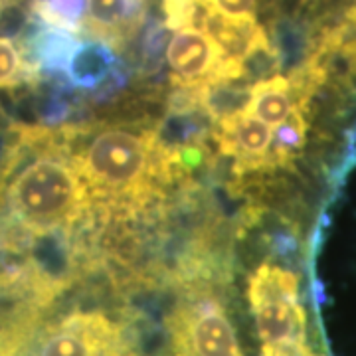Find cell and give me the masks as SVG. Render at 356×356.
<instances>
[{
    "label": "cell",
    "mask_w": 356,
    "mask_h": 356,
    "mask_svg": "<svg viewBox=\"0 0 356 356\" xmlns=\"http://www.w3.org/2000/svg\"><path fill=\"white\" fill-rule=\"evenodd\" d=\"M34 356H143L135 332L99 309H77L42 331Z\"/></svg>",
    "instance_id": "5"
},
{
    "label": "cell",
    "mask_w": 356,
    "mask_h": 356,
    "mask_svg": "<svg viewBox=\"0 0 356 356\" xmlns=\"http://www.w3.org/2000/svg\"><path fill=\"white\" fill-rule=\"evenodd\" d=\"M93 216L67 125L14 127L0 159V245L70 236Z\"/></svg>",
    "instance_id": "1"
},
{
    "label": "cell",
    "mask_w": 356,
    "mask_h": 356,
    "mask_svg": "<svg viewBox=\"0 0 356 356\" xmlns=\"http://www.w3.org/2000/svg\"><path fill=\"white\" fill-rule=\"evenodd\" d=\"M119 60L113 48L99 40L81 42L74 51L64 76L79 89H95L117 76Z\"/></svg>",
    "instance_id": "9"
},
{
    "label": "cell",
    "mask_w": 356,
    "mask_h": 356,
    "mask_svg": "<svg viewBox=\"0 0 356 356\" xmlns=\"http://www.w3.org/2000/svg\"><path fill=\"white\" fill-rule=\"evenodd\" d=\"M30 13L42 24L79 34L88 13V0H32Z\"/></svg>",
    "instance_id": "12"
},
{
    "label": "cell",
    "mask_w": 356,
    "mask_h": 356,
    "mask_svg": "<svg viewBox=\"0 0 356 356\" xmlns=\"http://www.w3.org/2000/svg\"><path fill=\"white\" fill-rule=\"evenodd\" d=\"M147 0H88L81 32L111 48H123L139 32Z\"/></svg>",
    "instance_id": "8"
},
{
    "label": "cell",
    "mask_w": 356,
    "mask_h": 356,
    "mask_svg": "<svg viewBox=\"0 0 356 356\" xmlns=\"http://www.w3.org/2000/svg\"><path fill=\"white\" fill-rule=\"evenodd\" d=\"M0 356H4V343H2V331H0Z\"/></svg>",
    "instance_id": "13"
},
{
    "label": "cell",
    "mask_w": 356,
    "mask_h": 356,
    "mask_svg": "<svg viewBox=\"0 0 356 356\" xmlns=\"http://www.w3.org/2000/svg\"><path fill=\"white\" fill-rule=\"evenodd\" d=\"M275 131L245 109L218 117L212 125V139L218 151L234 159V172L273 170Z\"/></svg>",
    "instance_id": "7"
},
{
    "label": "cell",
    "mask_w": 356,
    "mask_h": 356,
    "mask_svg": "<svg viewBox=\"0 0 356 356\" xmlns=\"http://www.w3.org/2000/svg\"><path fill=\"white\" fill-rule=\"evenodd\" d=\"M40 72L28 58L22 42L0 34V91L34 86L40 81Z\"/></svg>",
    "instance_id": "11"
},
{
    "label": "cell",
    "mask_w": 356,
    "mask_h": 356,
    "mask_svg": "<svg viewBox=\"0 0 356 356\" xmlns=\"http://www.w3.org/2000/svg\"><path fill=\"white\" fill-rule=\"evenodd\" d=\"M261 356H321L309 343L299 277L275 264H261L248 281Z\"/></svg>",
    "instance_id": "3"
},
{
    "label": "cell",
    "mask_w": 356,
    "mask_h": 356,
    "mask_svg": "<svg viewBox=\"0 0 356 356\" xmlns=\"http://www.w3.org/2000/svg\"><path fill=\"white\" fill-rule=\"evenodd\" d=\"M168 356H245L224 303L192 289L166 317Z\"/></svg>",
    "instance_id": "4"
},
{
    "label": "cell",
    "mask_w": 356,
    "mask_h": 356,
    "mask_svg": "<svg viewBox=\"0 0 356 356\" xmlns=\"http://www.w3.org/2000/svg\"><path fill=\"white\" fill-rule=\"evenodd\" d=\"M170 81L178 89H206L236 83L248 76L245 67L232 62L214 40L202 30H177L166 46Z\"/></svg>",
    "instance_id": "6"
},
{
    "label": "cell",
    "mask_w": 356,
    "mask_h": 356,
    "mask_svg": "<svg viewBox=\"0 0 356 356\" xmlns=\"http://www.w3.org/2000/svg\"><path fill=\"white\" fill-rule=\"evenodd\" d=\"M81 44L77 34L51 28L40 22V26L22 42L28 58L40 72L48 74H65L74 51Z\"/></svg>",
    "instance_id": "10"
},
{
    "label": "cell",
    "mask_w": 356,
    "mask_h": 356,
    "mask_svg": "<svg viewBox=\"0 0 356 356\" xmlns=\"http://www.w3.org/2000/svg\"><path fill=\"white\" fill-rule=\"evenodd\" d=\"M95 216L135 220L165 198L184 156L156 127L67 125Z\"/></svg>",
    "instance_id": "2"
}]
</instances>
